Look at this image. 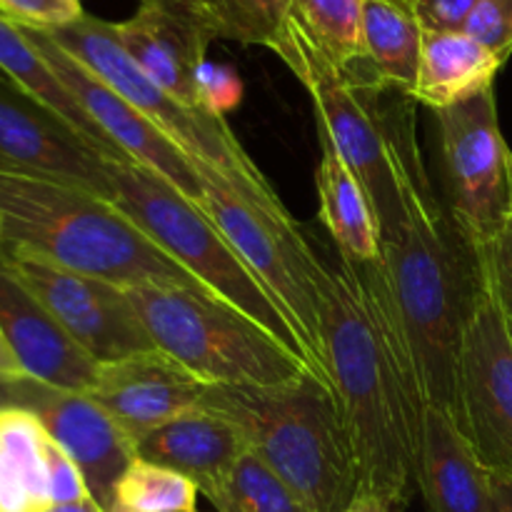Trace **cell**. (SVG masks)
I'll return each instance as SVG.
<instances>
[{
  "label": "cell",
  "instance_id": "1",
  "mask_svg": "<svg viewBox=\"0 0 512 512\" xmlns=\"http://www.w3.org/2000/svg\"><path fill=\"white\" fill-rule=\"evenodd\" d=\"M323 360L360 493L408 508L428 400L383 265H325Z\"/></svg>",
  "mask_w": 512,
  "mask_h": 512
},
{
  "label": "cell",
  "instance_id": "2",
  "mask_svg": "<svg viewBox=\"0 0 512 512\" xmlns=\"http://www.w3.org/2000/svg\"><path fill=\"white\" fill-rule=\"evenodd\" d=\"M400 215L383 235L388 290L413 348L428 405L453 410L455 363L478 293L475 253L430 185L410 105L390 108Z\"/></svg>",
  "mask_w": 512,
  "mask_h": 512
},
{
  "label": "cell",
  "instance_id": "3",
  "mask_svg": "<svg viewBox=\"0 0 512 512\" xmlns=\"http://www.w3.org/2000/svg\"><path fill=\"white\" fill-rule=\"evenodd\" d=\"M5 245L120 288H203L158 248L113 200L78 185L0 170Z\"/></svg>",
  "mask_w": 512,
  "mask_h": 512
},
{
  "label": "cell",
  "instance_id": "4",
  "mask_svg": "<svg viewBox=\"0 0 512 512\" xmlns=\"http://www.w3.org/2000/svg\"><path fill=\"white\" fill-rule=\"evenodd\" d=\"M203 408L228 415L310 512H343L360 493L338 400L318 375L283 385H210Z\"/></svg>",
  "mask_w": 512,
  "mask_h": 512
},
{
  "label": "cell",
  "instance_id": "5",
  "mask_svg": "<svg viewBox=\"0 0 512 512\" xmlns=\"http://www.w3.org/2000/svg\"><path fill=\"white\" fill-rule=\"evenodd\" d=\"M128 295L155 348L203 383L283 385L313 373L288 343L210 290L140 285Z\"/></svg>",
  "mask_w": 512,
  "mask_h": 512
},
{
  "label": "cell",
  "instance_id": "6",
  "mask_svg": "<svg viewBox=\"0 0 512 512\" xmlns=\"http://www.w3.org/2000/svg\"><path fill=\"white\" fill-rule=\"evenodd\" d=\"M43 30L65 53L73 55L93 75H98L108 88L128 100L150 123L158 125L193 163L208 165L225 185H230L250 203L260 205L278 218H290V210L280 200L278 190L270 185L255 160L245 153L238 135L230 130L225 118L208 110L188 108L170 98L123 48L115 33V23L83 13L70 23Z\"/></svg>",
  "mask_w": 512,
  "mask_h": 512
},
{
  "label": "cell",
  "instance_id": "7",
  "mask_svg": "<svg viewBox=\"0 0 512 512\" xmlns=\"http://www.w3.org/2000/svg\"><path fill=\"white\" fill-rule=\"evenodd\" d=\"M113 203L205 290L263 325L303 358L295 333L218 225L173 183L128 158L108 160ZM305 360V358H303ZM310 368V365H308Z\"/></svg>",
  "mask_w": 512,
  "mask_h": 512
},
{
  "label": "cell",
  "instance_id": "8",
  "mask_svg": "<svg viewBox=\"0 0 512 512\" xmlns=\"http://www.w3.org/2000/svg\"><path fill=\"white\" fill-rule=\"evenodd\" d=\"M270 50L305 85L315 105L320 140L348 163L373 203L380 238L400 215L398 170H395L393 118L378 103L380 90L345 73L310 38L293 13L278 30Z\"/></svg>",
  "mask_w": 512,
  "mask_h": 512
},
{
  "label": "cell",
  "instance_id": "9",
  "mask_svg": "<svg viewBox=\"0 0 512 512\" xmlns=\"http://www.w3.org/2000/svg\"><path fill=\"white\" fill-rule=\"evenodd\" d=\"M195 168L203 175V198L198 205L213 218L230 248L278 305L310 370L330 383L323 360L325 263L300 233L298 220L278 218L245 200L208 165L195 163Z\"/></svg>",
  "mask_w": 512,
  "mask_h": 512
},
{
  "label": "cell",
  "instance_id": "10",
  "mask_svg": "<svg viewBox=\"0 0 512 512\" xmlns=\"http://www.w3.org/2000/svg\"><path fill=\"white\" fill-rule=\"evenodd\" d=\"M448 213L480 253L512 210V153L498 120L495 90L435 113Z\"/></svg>",
  "mask_w": 512,
  "mask_h": 512
},
{
  "label": "cell",
  "instance_id": "11",
  "mask_svg": "<svg viewBox=\"0 0 512 512\" xmlns=\"http://www.w3.org/2000/svg\"><path fill=\"white\" fill-rule=\"evenodd\" d=\"M450 415L485 468L512 478V325L483 275L460 340Z\"/></svg>",
  "mask_w": 512,
  "mask_h": 512
},
{
  "label": "cell",
  "instance_id": "12",
  "mask_svg": "<svg viewBox=\"0 0 512 512\" xmlns=\"http://www.w3.org/2000/svg\"><path fill=\"white\" fill-rule=\"evenodd\" d=\"M5 268L43 303L95 363H115L128 355L158 350L130 303L128 288L75 273L18 248L8 250Z\"/></svg>",
  "mask_w": 512,
  "mask_h": 512
},
{
  "label": "cell",
  "instance_id": "13",
  "mask_svg": "<svg viewBox=\"0 0 512 512\" xmlns=\"http://www.w3.org/2000/svg\"><path fill=\"white\" fill-rule=\"evenodd\" d=\"M0 410L33 415L78 465L90 498L103 512L113 508L115 488L135 460V445L90 395L53 388L28 375H0Z\"/></svg>",
  "mask_w": 512,
  "mask_h": 512
},
{
  "label": "cell",
  "instance_id": "14",
  "mask_svg": "<svg viewBox=\"0 0 512 512\" xmlns=\"http://www.w3.org/2000/svg\"><path fill=\"white\" fill-rule=\"evenodd\" d=\"M20 30L28 35L30 43L38 48V53L48 60L55 75L63 80V85L78 100L80 108L88 113V118L98 125V130L113 145L115 153L153 170L155 175L173 183L180 193L200 203V198H203V175L195 168L193 160L158 125L150 123L140 110H135L128 100L120 98L98 75L90 73L70 53H65L43 28L20 25Z\"/></svg>",
  "mask_w": 512,
  "mask_h": 512
},
{
  "label": "cell",
  "instance_id": "15",
  "mask_svg": "<svg viewBox=\"0 0 512 512\" xmlns=\"http://www.w3.org/2000/svg\"><path fill=\"white\" fill-rule=\"evenodd\" d=\"M108 160L40 100L0 78V170L60 180L113 200Z\"/></svg>",
  "mask_w": 512,
  "mask_h": 512
},
{
  "label": "cell",
  "instance_id": "16",
  "mask_svg": "<svg viewBox=\"0 0 512 512\" xmlns=\"http://www.w3.org/2000/svg\"><path fill=\"white\" fill-rule=\"evenodd\" d=\"M210 385L160 350L128 355L98 368L90 398L133 440L203 405Z\"/></svg>",
  "mask_w": 512,
  "mask_h": 512
},
{
  "label": "cell",
  "instance_id": "17",
  "mask_svg": "<svg viewBox=\"0 0 512 512\" xmlns=\"http://www.w3.org/2000/svg\"><path fill=\"white\" fill-rule=\"evenodd\" d=\"M115 33L135 63L170 98L203 110L195 75L208 60V45L215 35L190 0H140L128 20L115 23Z\"/></svg>",
  "mask_w": 512,
  "mask_h": 512
},
{
  "label": "cell",
  "instance_id": "18",
  "mask_svg": "<svg viewBox=\"0 0 512 512\" xmlns=\"http://www.w3.org/2000/svg\"><path fill=\"white\" fill-rule=\"evenodd\" d=\"M0 330L28 378L88 395L98 378L95 363L38 298L0 265Z\"/></svg>",
  "mask_w": 512,
  "mask_h": 512
},
{
  "label": "cell",
  "instance_id": "19",
  "mask_svg": "<svg viewBox=\"0 0 512 512\" xmlns=\"http://www.w3.org/2000/svg\"><path fill=\"white\" fill-rule=\"evenodd\" d=\"M248 450L245 433L228 415L200 405L138 440L135 458L185 475L210 500Z\"/></svg>",
  "mask_w": 512,
  "mask_h": 512
},
{
  "label": "cell",
  "instance_id": "20",
  "mask_svg": "<svg viewBox=\"0 0 512 512\" xmlns=\"http://www.w3.org/2000/svg\"><path fill=\"white\" fill-rule=\"evenodd\" d=\"M415 480L428 512H493V473L448 410H425Z\"/></svg>",
  "mask_w": 512,
  "mask_h": 512
},
{
  "label": "cell",
  "instance_id": "21",
  "mask_svg": "<svg viewBox=\"0 0 512 512\" xmlns=\"http://www.w3.org/2000/svg\"><path fill=\"white\" fill-rule=\"evenodd\" d=\"M505 60L468 33H425L410 100L433 113L493 90Z\"/></svg>",
  "mask_w": 512,
  "mask_h": 512
},
{
  "label": "cell",
  "instance_id": "22",
  "mask_svg": "<svg viewBox=\"0 0 512 512\" xmlns=\"http://www.w3.org/2000/svg\"><path fill=\"white\" fill-rule=\"evenodd\" d=\"M423 28L403 3L365 0L363 8V65L355 80L380 90H395L410 98L423 58Z\"/></svg>",
  "mask_w": 512,
  "mask_h": 512
},
{
  "label": "cell",
  "instance_id": "23",
  "mask_svg": "<svg viewBox=\"0 0 512 512\" xmlns=\"http://www.w3.org/2000/svg\"><path fill=\"white\" fill-rule=\"evenodd\" d=\"M318 198L320 223L330 233L338 253L350 263H378L383 258V238L368 193L343 158L320 140Z\"/></svg>",
  "mask_w": 512,
  "mask_h": 512
},
{
  "label": "cell",
  "instance_id": "24",
  "mask_svg": "<svg viewBox=\"0 0 512 512\" xmlns=\"http://www.w3.org/2000/svg\"><path fill=\"white\" fill-rule=\"evenodd\" d=\"M50 435L23 410H0V512H45Z\"/></svg>",
  "mask_w": 512,
  "mask_h": 512
},
{
  "label": "cell",
  "instance_id": "25",
  "mask_svg": "<svg viewBox=\"0 0 512 512\" xmlns=\"http://www.w3.org/2000/svg\"><path fill=\"white\" fill-rule=\"evenodd\" d=\"M0 73L5 78L13 80L18 88H23L25 93L33 95L35 100L45 105V108L53 110L58 118H63L75 133L83 135L93 148H98L100 153L108 155L110 160H118L123 155L115 153L113 145L105 140V135L100 133L98 125L88 118L83 108L78 105V100L70 95V90L65 88L63 80L55 75V70L50 68L48 60L38 53L33 43L28 40V35L20 30L18 23H13L10 18H5L0 13Z\"/></svg>",
  "mask_w": 512,
  "mask_h": 512
},
{
  "label": "cell",
  "instance_id": "26",
  "mask_svg": "<svg viewBox=\"0 0 512 512\" xmlns=\"http://www.w3.org/2000/svg\"><path fill=\"white\" fill-rule=\"evenodd\" d=\"M363 8L365 0H295L293 15L325 55L353 75L365 55Z\"/></svg>",
  "mask_w": 512,
  "mask_h": 512
},
{
  "label": "cell",
  "instance_id": "27",
  "mask_svg": "<svg viewBox=\"0 0 512 512\" xmlns=\"http://www.w3.org/2000/svg\"><path fill=\"white\" fill-rule=\"evenodd\" d=\"M210 505L215 512H310L253 450L238 460Z\"/></svg>",
  "mask_w": 512,
  "mask_h": 512
},
{
  "label": "cell",
  "instance_id": "28",
  "mask_svg": "<svg viewBox=\"0 0 512 512\" xmlns=\"http://www.w3.org/2000/svg\"><path fill=\"white\" fill-rule=\"evenodd\" d=\"M115 505L130 512H198V488L175 470L135 458L115 488Z\"/></svg>",
  "mask_w": 512,
  "mask_h": 512
},
{
  "label": "cell",
  "instance_id": "29",
  "mask_svg": "<svg viewBox=\"0 0 512 512\" xmlns=\"http://www.w3.org/2000/svg\"><path fill=\"white\" fill-rule=\"evenodd\" d=\"M475 260H478L480 275L490 285L495 300L512 325V210L493 240L480 253H475Z\"/></svg>",
  "mask_w": 512,
  "mask_h": 512
},
{
  "label": "cell",
  "instance_id": "30",
  "mask_svg": "<svg viewBox=\"0 0 512 512\" xmlns=\"http://www.w3.org/2000/svg\"><path fill=\"white\" fill-rule=\"evenodd\" d=\"M293 3L295 0H233L238 43L270 48L278 30L293 13Z\"/></svg>",
  "mask_w": 512,
  "mask_h": 512
},
{
  "label": "cell",
  "instance_id": "31",
  "mask_svg": "<svg viewBox=\"0 0 512 512\" xmlns=\"http://www.w3.org/2000/svg\"><path fill=\"white\" fill-rule=\"evenodd\" d=\"M463 33L508 60L512 55V0H480Z\"/></svg>",
  "mask_w": 512,
  "mask_h": 512
},
{
  "label": "cell",
  "instance_id": "32",
  "mask_svg": "<svg viewBox=\"0 0 512 512\" xmlns=\"http://www.w3.org/2000/svg\"><path fill=\"white\" fill-rule=\"evenodd\" d=\"M195 90H198V103L200 108L208 113L220 115L235 110L243 100V80L228 65H215L205 60L200 65L198 75H195Z\"/></svg>",
  "mask_w": 512,
  "mask_h": 512
},
{
  "label": "cell",
  "instance_id": "33",
  "mask_svg": "<svg viewBox=\"0 0 512 512\" xmlns=\"http://www.w3.org/2000/svg\"><path fill=\"white\" fill-rule=\"evenodd\" d=\"M0 13L13 23L58 28L85 13L80 0H0Z\"/></svg>",
  "mask_w": 512,
  "mask_h": 512
},
{
  "label": "cell",
  "instance_id": "34",
  "mask_svg": "<svg viewBox=\"0 0 512 512\" xmlns=\"http://www.w3.org/2000/svg\"><path fill=\"white\" fill-rule=\"evenodd\" d=\"M480 0H403L423 33H460Z\"/></svg>",
  "mask_w": 512,
  "mask_h": 512
},
{
  "label": "cell",
  "instance_id": "35",
  "mask_svg": "<svg viewBox=\"0 0 512 512\" xmlns=\"http://www.w3.org/2000/svg\"><path fill=\"white\" fill-rule=\"evenodd\" d=\"M48 485H50V503H75V500L90 498L88 485H85L83 473L78 465L68 458L63 448L50 438L48 445Z\"/></svg>",
  "mask_w": 512,
  "mask_h": 512
},
{
  "label": "cell",
  "instance_id": "36",
  "mask_svg": "<svg viewBox=\"0 0 512 512\" xmlns=\"http://www.w3.org/2000/svg\"><path fill=\"white\" fill-rule=\"evenodd\" d=\"M200 18L205 20L215 38L238 40V18H235L233 0H190Z\"/></svg>",
  "mask_w": 512,
  "mask_h": 512
},
{
  "label": "cell",
  "instance_id": "37",
  "mask_svg": "<svg viewBox=\"0 0 512 512\" xmlns=\"http://www.w3.org/2000/svg\"><path fill=\"white\" fill-rule=\"evenodd\" d=\"M343 512H405V510L395 508L393 503H388V500L378 498V495L358 493V495H355L353 503H350Z\"/></svg>",
  "mask_w": 512,
  "mask_h": 512
},
{
  "label": "cell",
  "instance_id": "38",
  "mask_svg": "<svg viewBox=\"0 0 512 512\" xmlns=\"http://www.w3.org/2000/svg\"><path fill=\"white\" fill-rule=\"evenodd\" d=\"M493 512H512V478L493 475Z\"/></svg>",
  "mask_w": 512,
  "mask_h": 512
},
{
  "label": "cell",
  "instance_id": "39",
  "mask_svg": "<svg viewBox=\"0 0 512 512\" xmlns=\"http://www.w3.org/2000/svg\"><path fill=\"white\" fill-rule=\"evenodd\" d=\"M0 375H25L18 358H15L13 350H10L8 340H5L3 330H0Z\"/></svg>",
  "mask_w": 512,
  "mask_h": 512
},
{
  "label": "cell",
  "instance_id": "40",
  "mask_svg": "<svg viewBox=\"0 0 512 512\" xmlns=\"http://www.w3.org/2000/svg\"><path fill=\"white\" fill-rule=\"evenodd\" d=\"M45 512H103V508H100L93 498H85V500H75V503L50 505Z\"/></svg>",
  "mask_w": 512,
  "mask_h": 512
},
{
  "label": "cell",
  "instance_id": "41",
  "mask_svg": "<svg viewBox=\"0 0 512 512\" xmlns=\"http://www.w3.org/2000/svg\"><path fill=\"white\" fill-rule=\"evenodd\" d=\"M5 260H8V245H5L3 235H0V265H5Z\"/></svg>",
  "mask_w": 512,
  "mask_h": 512
},
{
  "label": "cell",
  "instance_id": "42",
  "mask_svg": "<svg viewBox=\"0 0 512 512\" xmlns=\"http://www.w3.org/2000/svg\"><path fill=\"white\" fill-rule=\"evenodd\" d=\"M108 512H130V510H125V508H120V505H113V508H110Z\"/></svg>",
  "mask_w": 512,
  "mask_h": 512
},
{
  "label": "cell",
  "instance_id": "43",
  "mask_svg": "<svg viewBox=\"0 0 512 512\" xmlns=\"http://www.w3.org/2000/svg\"><path fill=\"white\" fill-rule=\"evenodd\" d=\"M395 3H403V0H395Z\"/></svg>",
  "mask_w": 512,
  "mask_h": 512
},
{
  "label": "cell",
  "instance_id": "44",
  "mask_svg": "<svg viewBox=\"0 0 512 512\" xmlns=\"http://www.w3.org/2000/svg\"><path fill=\"white\" fill-rule=\"evenodd\" d=\"M0 78H5V75H3V73H0Z\"/></svg>",
  "mask_w": 512,
  "mask_h": 512
}]
</instances>
